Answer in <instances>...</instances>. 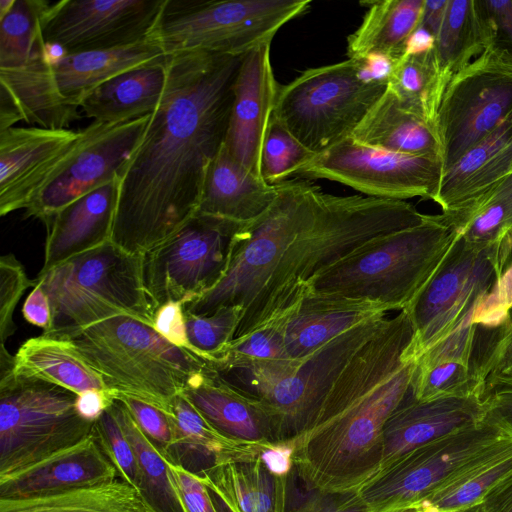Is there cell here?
I'll list each match as a JSON object with an SVG mask.
<instances>
[{
	"label": "cell",
	"mask_w": 512,
	"mask_h": 512,
	"mask_svg": "<svg viewBox=\"0 0 512 512\" xmlns=\"http://www.w3.org/2000/svg\"><path fill=\"white\" fill-rule=\"evenodd\" d=\"M435 46V36L426 27H424L422 24H419L407 39L403 55L425 53L433 50Z\"/></svg>",
	"instance_id": "6125c7cd"
},
{
	"label": "cell",
	"mask_w": 512,
	"mask_h": 512,
	"mask_svg": "<svg viewBox=\"0 0 512 512\" xmlns=\"http://www.w3.org/2000/svg\"><path fill=\"white\" fill-rule=\"evenodd\" d=\"M444 172L441 159L392 152L347 138L314 154L290 179H328L381 199L434 201Z\"/></svg>",
	"instance_id": "e0dca14e"
},
{
	"label": "cell",
	"mask_w": 512,
	"mask_h": 512,
	"mask_svg": "<svg viewBox=\"0 0 512 512\" xmlns=\"http://www.w3.org/2000/svg\"><path fill=\"white\" fill-rule=\"evenodd\" d=\"M413 338L406 310L350 359L303 430L281 443L293 449V466L313 492L348 495L379 471L384 426L411 391L416 360L403 356Z\"/></svg>",
	"instance_id": "7a4b0ae2"
},
{
	"label": "cell",
	"mask_w": 512,
	"mask_h": 512,
	"mask_svg": "<svg viewBox=\"0 0 512 512\" xmlns=\"http://www.w3.org/2000/svg\"><path fill=\"white\" fill-rule=\"evenodd\" d=\"M387 85L366 84L353 58L309 68L280 86L273 114L310 152L349 138Z\"/></svg>",
	"instance_id": "4fadbf2b"
},
{
	"label": "cell",
	"mask_w": 512,
	"mask_h": 512,
	"mask_svg": "<svg viewBox=\"0 0 512 512\" xmlns=\"http://www.w3.org/2000/svg\"><path fill=\"white\" fill-rule=\"evenodd\" d=\"M151 114L118 124L93 121L55 174L26 207L25 218L44 224L79 197L122 177Z\"/></svg>",
	"instance_id": "ac0fdd59"
},
{
	"label": "cell",
	"mask_w": 512,
	"mask_h": 512,
	"mask_svg": "<svg viewBox=\"0 0 512 512\" xmlns=\"http://www.w3.org/2000/svg\"><path fill=\"white\" fill-rule=\"evenodd\" d=\"M425 214L404 200L320 192L313 214L284 252L269 281L241 315L242 337L295 304L315 275L368 240L421 223Z\"/></svg>",
	"instance_id": "3957f363"
},
{
	"label": "cell",
	"mask_w": 512,
	"mask_h": 512,
	"mask_svg": "<svg viewBox=\"0 0 512 512\" xmlns=\"http://www.w3.org/2000/svg\"><path fill=\"white\" fill-rule=\"evenodd\" d=\"M448 0H425L420 24L436 38L442 24Z\"/></svg>",
	"instance_id": "be15d7a7"
},
{
	"label": "cell",
	"mask_w": 512,
	"mask_h": 512,
	"mask_svg": "<svg viewBox=\"0 0 512 512\" xmlns=\"http://www.w3.org/2000/svg\"><path fill=\"white\" fill-rule=\"evenodd\" d=\"M277 185V196L258 218L244 225L229 267L220 282L185 305L187 314L209 315L239 307L241 315L261 293L284 252L313 214L320 188L291 178Z\"/></svg>",
	"instance_id": "8fae6325"
},
{
	"label": "cell",
	"mask_w": 512,
	"mask_h": 512,
	"mask_svg": "<svg viewBox=\"0 0 512 512\" xmlns=\"http://www.w3.org/2000/svg\"><path fill=\"white\" fill-rule=\"evenodd\" d=\"M511 449L512 427L488 412L481 421L406 453L354 495L363 512H405Z\"/></svg>",
	"instance_id": "ba28073f"
},
{
	"label": "cell",
	"mask_w": 512,
	"mask_h": 512,
	"mask_svg": "<svg viewBox=\"0 0 512 512\" xmlns=\"http://www.w3.org/2000/svg\"><path fill=\"white\" fill-rule=\"evenodd\" d=\"M487 413L481 394L416 400L410 391L384 426L378 472L419 446L481 421Z\"/></svg>",
	"instance_id": "7402d4cb"
},
{
	"label": "cell",
	"mask_w": 512,
	"mask_h": 512,
	"mask_svg": "<svg viewBox=\"0 0 512 512\" xmlns=\"http://www.w3.org/2000/svg\"><path fill=\"white\" fill-rule=\"evenodd\" d=\"M494 282L490 246H473L456 234L443 260L405 309L413 338L403 359L416 360L474 314Z\"/></svg>",
	"instance_id": "9a60e30c"
},
{
	"label": "cell",
	"mask_w": 512,
	"mask_h": 512,
	"mask_svg": "<svg viewBox=\"0 0 512 512\" xmlns=\"http://www.w3.org/2000/svg\"><path fill=\"white\" fill-rule=\"evenodd\" d=\"M152 327L170 343L192 351L187 338L185 303L178 301L161 305L156 310Z\"/></svg>",
	"instance_id": "f5cc1de1"
},
{
	"label": "cell",
	"mask_w": 512,
	"mask_h": 512,
	"mask_svg": "<svg viewBox=\"0 0 512 512\" xmlns=\"http://www.w3.org/2000/svg\"><path fill=\"white\" fill-rule=\"evenodd\" d=\"M290 359L284 342L283 317L279 314L234 339L220 358L206 362L215 368H249Z\"/></svg>",
	"instance_id": "7bdbcfd3"
},
{
	"label": "cell",
	"mask_w": 512,
	"mask_h": 512,
	"mask_svg": "<svg viewBox=\"0 0 512 512\" xmlns=\"http://www.w3.org/2000/svg\"><path fill=\"white\" fill-rule=\"evenodd\" d=\"M512 474V449L464 474L426 503L438 512H467Z\"/></svg>",
	"instance_id": "b9f144b4"
},
{
	"label": "cell",
	"mask_w": 512,
	"mask_h": 512,
	"mask_svg": "<svg viewBox=\"0 0 512 512\" xmlns=\"http://www.w3.org/2000/svg\"><path fill=\"white\" fill-rule=\"evenodd\" d=\"M36 54L26 65L0 69V131L18 121L67 129L80 119L82 100L124 71L165 60L151 38L109 50L66 53L53 62Z\"/></svg>",
	"instance_id": "277c9868"
},
{
	"label": "cell",
	"mask_w": 512,
	"mask_h": 512,
	"mask_svg": "<svg viewBox=\"0 0 512 512\" xmlns=\"http://www.w3.org/2000/svg\"><path fill=\"white\" fill-rule=\"evenodd\" d=\"M51 306L43 335L68 340L103 320L126 315L153 325L157 310L142 280V255L113 242L40 272L35 279Z\"/></svg>",
	"instance_id": "52a82bcc"
},
{
	"label": "cell",
	"mask_w": 512,
	"mask_h": 512,
	"mask_svg": "<svg viewBox=\"0 0 512 512\" xmlns=\"http://www.w3.org/2000/svg\"><path fill=\"white\" fill-rule=\"evenodd\" d=\"M493 44L495 34L482 0H448L435 50L451 76Z\"/></svg>",
	"instance_id": "d6a6232c"
},
{
	"label": "cell",
	"mask_w": 512,
	"mask_h": 512,
	"mask_svg": "<svg viewBox=\"0 0 512 512\" xmlns=\"http://www.w3.org/2000/svg\"><path fill=\"white\" fill-rule=\"evenodd\" d=\"M181 394L226 437L264 447L275 443L272 423L263 403L222 380L207 363L189 380Z\"/></svg>",
	"instance_id": "484cf974"
},
{
	"label": "cell",
	"mask_w": 512,
	"mask_h": 512,
	"mask_svg": "<svg viewBox=\"0 0 512 512\" xmlns=\"http://www.w3.org/2000/svg\"><path fill=\"white\" fill-rule=\"evenodd\" d=\"M113 396H128L170 413L173 399L206 361L162 337L151 325L119 315L68 339Z\"/></svg>",
	"instance_id": "8992f818"
},
{
	"label": "cell",
	"mask_w": 512,
	"mask_h": 512,
	"mask_svg": "<svg viewBox=\"0 0 512 512\" xmlns=\"http://www.w3.org/2000/svg\"><path fill=\"white\" fill-rule=\"evenodd\" d=\"M512 173V112L469 148L442 177L434 200L442 213L457 211Z\"/></svg>",
	"instance_id": "4316f807"
},
{
	"label": "cell",
	"mask_w": 512,
	"mask_h": 512,
	"mask_svg": "<svg viewBox=\"0 0 512 512\" xmlns=\"http://www.w3.org/2000/svg\"><path fill=\"white\" fill-rule=\"evenodd\" d=\"M35 279L28 278L23 265L14 254H5L0 258V340L5 345L14 334L16 326L13 314L17 303L25 291L34 287Z\"/></svg>",
	"instance_id": "681fc988"
},
{
	"label": "cell",
	"mask_w": 512,
	"mask_h": 512,
	"mask_svg": "<svg viewBox=\"0 0 512 512\" xmlns=\"http://www.w3.org/2000/svg\"><path fill=\"white\" fill-rule=\"evenodd\" d=\"M16 0H0V19H2L13 7Z\"/></svg>",
	"instance_id": "03108f58"
},
{
	"label": "cell",
	"mask_w": 512,
	"mask_h": 512,
	"mask_svg": "<svg viewBox=\"0 0 512 512\" xmlns=\"http://www.w3.org/2000/svg\"><path fill=\"white\" fill-rule=\"evenodd\" d=\"M198 474L232 512H278L275 477L259 457L214 462Z\"/></svg>",
	"instance_id": "836d02e7"
},
{
	"label": "cell",
	"mask_w": 512,
	"mask_h": 512,
	"mask_svg": "<svg viewBox=\"0 0 512 512\" xmlns=\"http://www.w3.org/2000/svg\"><path fill=\"white\" fill-rule=\"evenodd\" d=\"M313 155L272 114L262 147L261 178L270 185L288 180Z\"/></svg>",
	"instance_id": "bcb514c9"
},
{
	"label": "cell",
	"mask_w": 512,
	"mask_h": 512,
	"mask_svg": "<svg viewBox=\"0 0 512 512\" xmlns=\"http://www.w3.org/2000/svg\"><path fill=\"white\" fill-rule=\"evenodd\" d=\"M245 224L197 213L142 254L143 285L157 309L168 302L186 305L213 289L229 267Z\"/></svg>",
	"instance_id": "5bb4252c"
},
{
	"label": "cell",
	"mask_w": 512,
	"mask_h": 512,
	"mask_svg": "<svg viewBox=\"0 0 512 512\" xmlns=\"http://www.w3.org/2000/svg\"><path fill=\"white\" fill-rule=\"evenodd\" d=\"M494 282L477 308L473 323L481 327L501 324L512 308V228L490 246Z\"/></svg>",
	"instance_id": "ee69618b"
},
{
	"label": "cell",
	"mask_w": 512,
	"mask_h": 512,
	"mask_svg": "<svg viewBox=\"0 0 512 512\" xmlns=\"http://www.w3.org/2000/svg\"><path fill=\"white\" fill-rule=\"evenodd\" d=\"M467 243L486 248L512 228V173L467 206L442 213Z\"/></svg>",
	"instance_id": "f35d334b"
},
{
	"label": "cell",
	"mask_w": 512,
	"mask_h": 512,
	"mask_svg": "<svg viewBox=\"0 0 512 512\" xmlns=\"http://www.w3.org/2000/svg\"><path fill=\"white\" fill-rule=\"evenodd\" d=\"M425 0H380L368 3L360 26L347 39V53L358 58L382 53L398 61L407 39L421 22Z\"/></svg>",
	"instance_id": "1f68e13d"
},
{
	"label": "cell",
	"mask_w": 512,
	"mask_h": 512,
	"mask_svg": "<svg viewBox=\"0 0 512 512\" xmlns=\"http://www.w3.org/2000/svg\"><path fill=\"white\" fill-rule=\"evenodd\" d=\"M77 395L14 373L0 379V479L92 435L94 422L77 412Z\"/></svg>",
	"instance_id": "7c38bea8"
},
{
	"label": "cell",
	"mask_w": 512,
	"mask_h": 512,
	"mask_svg": "<svg viewBox=\"0 0 512 512\" xmlns=\"http://www.w3.org/2000/svg\"><path fill=\"white\" fill-rule=\"evenodd\" d=\"M239 307H221L209 315L186 314L187 338L192 351L205 361L220 358L234 340L241 319Z\"/></svg>",
	"instance_id": "f6af8a7d"
},
{
	"label": "cell",
	"mask_w": 512,
	"mask_h": 512,
	"mask_svg": "<svg viewBox=\"0 0 512 512\" xmlns=\"http://www.w3.org/2000/svg\"><path fill=\"white\" fill-rule=\"evenodd\" d=\"M450 78L434 48L403 55L395 63L387 86L405 109L437 128L438 111Z\"/></svg>",
	"instance_id": "e575fe53"
},
{
	"label": "cell",
	"mask_w": 512,
	"mask_h": 512,
	"mask_svg": "<svg viewBox=\"0 0 512 512\" xmlns=\"http://www.w3.org/2000/svg\"><path fill=\"white\" fill-rule=\"evenodd\" d=\"M293 449L286 443H274L259 455L260 460L276 478L288 477L293 466Z\"/></svg>",
	"instance_id": "680465c9"
},
{
	"label": "cell",
	"mask_w": 512,
	"mask_h": 512,
	"mask_svg": "<svg viewBox=\"0 0 512 512\" xmlns=\"http://www.w3.org/2000/svg\"><path fill=\"white\" fill-rule=\"evenodd\" d=\"M456 233L443 214L376 236L330 265L306 285L322 294L366 299L405 310L437 269Z\"/></svg>",
	"instance_id": "5b68a950"
},
{
	"label": "cell",
	"mask_w": 512,
	"mask_h": 512,
	"mask_svg": "<svg viewBox=\"0 0 512 512\" xmlns=\"http://www.w3.org/2000/svg\"><path fill=\"white\" fill-rule=\"evenodd\" d=\"M165 0H62L41 21L45 45L65 54L109 50L148 38Z\"/></svg>",
	"instance_id": "d6986e66"
},
{
	"label": "cell",
	"mask_w": 512,
	"mask_h": 512,
	"mask_svg": "<svg viewBox=\"0 0 512 512\" xmlns=\"http://www.w3.org/2000/svg\"><path fill=\"white\" fill-rule=\"evenodd\" d=\"M483 397L488 412L512 427V379L486 381Z\"/></svg>",
	"instance_id": "db71d44e"
},
{
	"label": "cell",
	"mask_w": 512,
	"mask_h": 512,
	"mask_svg": "<svg viewBox=\"0 0 512 512\" xmlns=\"http://www.w3.org/2000/svg\"><path fill=\"white\" fill-rule=\"evenodd\" d=\"M349 138L379 149L444 161L437 128L405 109L388 86Z\"/></svg>",
	"instance_id": "f1b7e54d"
},
{
	"label": "cell",
	"mask_w": 512,
	"mask_h": 512,
	"mask_svg": "<svg viewBox=\"0 0 512 512\" xmlns=\"http://www.w3.org/2000/svg\"><path fill=\"white\" fill-rule=\"evenodd\" d=\"M471 512H512V474L499 484Z\"/></svg>",
	"instance_id": "94428289"
},
{
	"label": "cell",
	"mask_w": 512,
	"mask_h": 512,
	"mask_svg": "<svg viewBox=\"0 0 512 512\" xmlns=\"http://www.w3.org/2000/svg\"><path fill=\"white\" fill-rule=\"evenodd\" d=\"M22 315L28 323L42 328L43 332L50 327L52 319L50 302L39 284H35L32 292L26 298L22 307Z\"/></svg>",
	"instance_id": "6f0895ef"
},
{
	"label": "cell",
	"mask_w": 512,
	"mask_h": 512,
	"mask_svg": "<svg viewBox=\"0 0 512 512\" xmlns=\"http://www.w3.org/2000/svg\"><path fill=\"white\" fill-rule=\"evenodd\" d=\"M512 112V53L488 47L454 73L437 115L445 170Z\"/></svg>",
	"instance_id": "2e32d148"
},
{
	"label": "cell",
	"mask_w": 512,
	"mask_h": 512,
	"mask_svg": "<svg viewBox=\"0 0 512 512\" xmlns=\"http://www.w3.org/2000/svg\"><path fill=\"white\" fill-rule=\"evenodd\" d=\"M93 435L117 469L121 480L138 491L139 468L136 454L110 407L94 422Z\"/></svg>",
	"instance_id": "c3c4849f"
},
{
	"label": "cell",
	"mask_w": 512,
	"mask_h": 512,
	"mask_svg": "<svg viewBox=\"0 0 512 512\" xmlns=\"http://www.w3.org/2000/svg\"><path fill=\"white\" fill-rule=\"evenodd\" d=\"M81 131L11 127L0 131V215L29 205L76 148Z\"/></svg>",
	"instance_id": "ffe728a7"
},
{
	"label": "cell",
	"mask_w": 512,
	"mask_h": 512,
	"mask_svg": "<svg viewBox=\"0 0 512 512\" xmlns=\"http://www.w3.org/2000/svg\"><path fill=\"white\" fill-rule=\"evenodd\" d=\"M484 386L480 369L474 363L455 359L416 360L411 395L416 400L483 395Z\"/></svg>",
	"instance_id": "60d3db41"
},
{
	"label": "cell",
	"mask_w": 512,
	"mask_h": 512,
	"mask_svg": "<svg viewBox=\"0 0 512 512\" xmlns=\"http://www.w3.org/2000/svg\"><path fill=\"white\" fill-rule=\"evenodd\" d=\"M169 467L184 512H217L201 475L182 465L169 463Z\"/></svg>",
	"instance_id": "816d5d0a"
},
{
	"label": "cell",
	"mask_w": 512,
	"mask_h": 512,
	"mask_svg": "<svg viewBox=\"0 0 512 512\" xmlns=\"http://www.w3.org/2000/svg\"><path fill=\"white\" fill-rule=\"evenodd\" d=\"M14 374L44 380L78 395L91 390L108 391L71 341L43 334L20 346L14 355Z\"/></svg>",
	"instance_id": "4dcf8cb0"
},
{
	"label": "cell",
	"mask_w": 512,
	"mask_h": 512,
	"mask_svg": "<svg viewBox=\"0 0 512 512\" xmlns=\"http://www.w3.org/2000/svg\"><path fill=\"white\" fill-rule=\"evenodd\" d=\"M110 409L135 451L139 468L138 492L153 512H184L169 462L140 431L124 404L114 398Z\"/></svg>",
	"instance_id": "74e56055"
},
{
	"label": "cell",
	"mask_w": 512,
	"mask_h": 512,
	"mask_svg": "<svg viewBox=\"0 0 512 512\" xmlns=\"http://www.w3.org/2000/svg\"><path fill=\"white\" fill-rule=\"evenodd\" d=\"M120 178L79 197L45 223L44 263L40 272L111 241Z\"/></svg>",
	"instance_id": "d4e9b609"
},
{
	"label": "cell",
	"mask_w": 512,
	"mask_h": 512,
	"mask_svg": "<svg viewBox=\"0 0 512 512\" xmlns=\"http://www.w3.org/2000/svg\"><path fill=\"white\" fill-rule=\"evenodd\" d=\"M277 192V185L244 169L223 144L208 168L197 213L249 223L269 208Z\"/></svg>",
	"instance_id": "83f0119b"
},
{
	"label": "cell",
	"mask_w": 512,
	"mask_h": 512,
	"mask_svg": "<svg viewBox=\"0 0 512 512\" xmlns=\"http://www.w3.org/2000/svg\"><path fill=\"white\" fill-rule=\"evenodd\" d=\"M121 401L140 431L169 462L179 465L178 435L172 416L144 401L128 396H114Z\"/></svg>",
	"instance_id": "7dc6e473"
},
{
	"label": "cell",
	"mask_w": 512,
	"mask_h": 512,
	"mask_svg": "<svg viewBox=\"0 0 512 512\" xmlns=\"http://www.w3.org/2000/svg\"><path fill=\"white\" fill-rule=\"evenodd\" d=\"M210 490V489H209ZM210 494L217 512H232L226 503L214 491L210 490Z\"/></svg>",
	"instance_id": "e7e4bbea"
},
{
	"label": "cell",
	"mask_w": 512,
	"mask_h": 512,
	"mask_svg": "<svg viewBox=\"0 0 512 512\" xmlns=\"http://www.w3.org/2000/svg\"><path fill=\"white\" fill-rule=\"evenodd\" d=\"M481 373L484 382L512 379V318L498 326L481 327Z\"/></svg>",
	"instance_id": "f907efd6"
},
{
	"label": "cell",
	"mask_w": 512,
	"mask_h": 512,
	"mask_svg": "<svg viewBox=\"0 0 512 512\" xmlns=\"http://www.w3.org/2000/svg\"><path fill=\"white\" fill-rule=\"evenodd\" d=\"M114 402L109 391H86L77 395L76 409L81 417L95 422Z\"/></svg>",
	"instance_id": "91938a15"
},
{
	"label": "cell",
	"mask_w": 512,
	"mask_h": 512,
	"mask_svg": "<svg viewBox=\"0 0 512 512\" xmlns=\"http://www.w3.org/2000/svg\"><path fill=\"white\" fill-rule=\"evenodd\" d=\"M387 318L360 324L299 359L249 368L209 367L228 384L258 398L269 414L274 442H286L303 430L347 363Z\"/></svg>",
	"instance_id": "9c48e42d"
},
{
	"label": "cell",
	"mask_w": 512,
	"mask_h": 512,
	"mask_svg": "<svg viewBox=\"0 0 512 512\" xmlns=\"http://www.w3.org/2000/svg\"><path fill=\"white\" fill-rule=\"evenodd\" d=\"M169 414L178 435L179 465L184 466L192 455L209 458L212 464L226 460L250 461L268 448L237 441L221 434L181 393L173 399Z\"/></svg>",
	"instance_id": "d590c367"
},
{
	"label": "cell",
	"mask_w": 512,
	"mask_h": 512,
	"mask_svg": "<svg viewBox=\"0 0 512 512\" xmlns=\"http://www.w3.org/2000/svg\"><path fill=\"white\" fill-rule=\"evenodd\" d=\"M509 315H510V316H511V318H512V308L510 309Z\"/></svg>",
	"instance_id": "003e7915"
},
{
	"label": "cell",
	"mask_w": 512,
	"mask_h": 512,
	"mask_svg": "<svg viewBox=\"0 0 512 512\" xmlns=\"http://www.w3.org/2000/svg\"><path fill=\"white\" fill-rule=\"evenodd\" d=\"M168 57L108 79L82 100L80 108L88 118L104 124H118L152 114L166 86Z\"/></svg>",
	"instance_id": "f546056e"
},
{
	"label": "cell",
	"mask_w": 512,
	"mask_h": 512,
	"mask_svg": "<svg viewBox=\"0 0 512 512\" xmlns=\"http://www.w3.org/2000/svg\"><path fill=\"white\" fill-rule=\"evenodd\" d=\"M270 46L267 42L243 55L224 141L230 156L259 177L263 142L280 87L271 65Z\"/></svg>",
	"instance_id": "44dd1931"
},
{
	"label": "cell",
	"mask_w": 512,
	"mask_h": 512,
	"mask_svg": "<svg viewBox=\"0 0 512 512\" xmlns=\"http://www.w3.org/2000/svg\"><path fill=\"white\" fill-rule=\"evenodd\" d=\"M0 512H153L136 489L122 480L60 494L0 499Z\"/></svg>",
	"instance_id": "8d00e7d4"
},
{
	"label": "cell",
	"mask_w": 512,
	"mask_h": 512,
	"mask_svg": "<svg viewBox=\"0 0 512 512\" xmlns=\"http://www.w3.org/2000/svg\"><path fill=\"white\" fill-rule=\"evenodd\" d=\"M118 472L93 433L83 441L0 479V499L45 497L117 479Z\"/></svg>",
	"instance_id": "603a6c76"
},
{
	"label": "cell",
	"mask_w": 512,
	"mask_h": 512,
	"mask_svg": "<svg viewBox=\"0 0 512 512\" xmlns=\"http://www.w3.org/2000/svg\"><path fill=\"white\" fill-rule=\"evenodd\" d=\"M310 0H165L149 38L166 55H244L310 7Z\"/></svg>",
	"instance_id": "30bf717a"
},
{
	"label": "cell",
	"mask_w": 512,
	"mask_h": 512,
	"mask_svg": "<svg viewBox=\"0 0 512 512\" xmlns=\"http://www.w3.org/2000/svg\"><path fill=\"white\" fill-rule=\"evenodd\" d=\"M360 80L366 84L388 85L397 61L382 53H370L353 58Z\"/></svg>",
	"instance_id": "9f6ffc18"
},
{
	"label": "cell",
	"mask_w": 512,
	"mask_h": 512,
	"mask_svg": "<svg viewBox=\"0 0 512 512\" xmlns=\"http://www.w3.org/2000/svg\"><path fill=\"white\" fill-rule=\"evenodd\" d=\"M390 311L378 302L306 290L281 313L287 354L291 359L305 357L342 333Z\"/></svg>",
	"instance_id": "cb8c5ba5"
},
{
	"label": "cell",
	"mask_w": 512,
	"mask_h": 512,
	"mask_svg": "<svg viewBox=\"0 0 512 512\" xmlns=\"http://www.w3.org/2000/svg\"><path fill=\"white\" fill-rule=\"evenodd\" d=\"M243 55L182 52L120 179L111 242L142 255L198 212L208 168L224 144Z\"/></svg>",
	"instance_id": "6da1fadb"
},
{
	"label": "cell",
	"mask_w": 512,
	"mask_h": 512,
	"mask_svg": "<svg viewBox=\"0 0 512 512\" xmlns=\"http://www.w3.org/2000/svg\"><path fill=\"white\" fill-rule=\"evenodd\" d=\"M495 34V43L512 53V0H482Z\"/></svg>",
	"instance_id": "11a10c76"
},
{
	"label": "cell",
	"mask_w": 512,
	"mask_h": 512,
	"mask_svg": "<svg viewBox=\"0 0 512 512\" xmlns=\"http://www.w3.org/2000/svg\"><path fill=\"white\" fill-rule=\"evenodd\" d=\"M51 2L16 0L0 19V69L26 65L45 50L41 34L42 17Z\"/></svg>",
	"instance_id": "ab89813d"
}]
</instances>
